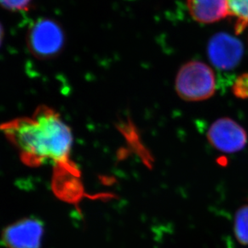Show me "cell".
<instances>
[{
	"instance_id": "cell-1",
	"label": "cell",
	"mask_w": 248,
	"mask_h": 248,
	"mask_svg": "<svg viewBox=\"0 0 248 248\" xmlns=\"http://www.w3.org/2000/svg\"><path fill=\"white\" fill-rule=\"evenodd\" d=\"M0 130L17 148L22 161L28 166L49 164L60 170L62 176L78 177V171L70 160L71 130L52 108L40 106L30 117L3 123Z\"/></svg>"
},
{
	"instance_id": "cell-2",
	"label": "cell",
	"mask_w": 248,
	"mask_h": 248,
	"mask_svg": "<svg viewBox=\"0 0 248 248\" xmlns=\"http://www.w3.org/2000/svg\"><path fill=\"white\" fill-rule=\"evenodd\" d=\"M215 87L214 71L203 62H188L177 74L176 90L184 100L197 102L208 99L215 94Z\"/></svg>"
},
{
	"instance_id": "cell-3",
	"label": "cell",
	"mask_w": 248,
	"mask_h": 248,
	"mask_svg": "<svg viewBox=\"0 0 248 248\" xmlns=\"http://www.w3.org/2000/svg\"><path fill=\"white\" fill-rule=\"evenodd\" d=\"M27 44L29 51L36 58L48 60L59 54L64 47V31L58 22L41 18L29 29Z\"/></svg>"
},
{
	"instance_id": "cell-4",
	"label": "cell",
	"mask_w": 248,
	"mask_h": 248,
	"mask_svg": "<svg viewBox=\"0 0 248 248\" xmlns=\"http://www.w3.org/2000/svg\"><path fill=\"white\" fill-rule=\"evenodd\" d=\"M207 137L210 143L222 153H237L248 143L246 131L230 118L216 120L209 129Z\"/></svg>"
},
{
	"instance_id": "cell-5",
	"label": "cell",
	"mask_w": 248,
	"mask_h": 248,
	"mask_svg": "<svg viewBox=\"0 0 248 248\" xmlns=\"http://www.w3.org/2000/svg\"><path fill=\"white\" fill-rule=\"evenodd\" d=\"M244 54V46L238 39L227 33L213 36L208 46V55L216 68L222 70L234 69Z\"/></svg>"
},
{
	"instance_id": "cell-6",
	"label": "cell",
	"mask_w": 248,
	"mask_h": 248,
	"mask_svg": "<svg viewBox=\"0 0 248 248\" xmlns=\"http://www.w3.org/2000/svg\"><path fill=\"white\" fill-rule=\"evenodd\" d=\"M43 233L40 221L26 218L7 227L2 232V241L8 248H40Z\"/></svg>"
},
{
	"instance_id": "cell-7",
	"label": "cell",
	"mask_w": 248,
	"mask_h": 248,
	"mask_svg": "<svg viewBox=\"0 0 248 248\" xmlns=\"http://www.w3.org/2000/svg\"><path fill=\"white\" fill-rule=\"evenodd\" d=\"M191 16L202 24L219 21L229 16L227 0H187Z\"/></svg>"
},
{
	"instance_id": "cell-8",
	"label": "cell",
	"mask_w": 248,
	"mask_h": 248,
	"mask_svg": "<svg viewBox=\"0 0 248 248\" xmlns=\"http://www.w3.org/2000/svg\"><path fill=\"white\" fill-rule=\"evenodd\" d=\"M229 16L235 21L236 33H241L248 28V0H227Z\"/></svg>"
},
{
	"instance_id": "cell-9",
	"label": "cell",
	"mask_w": 248,
	"mask_h": 248,
	"mask_svg": "<svg viewBox=\"0 0 248 248\" xmlns=\"http://www.w3.org/2000/svg\"><path fill=\"white\" fill-rule=\"evenodd\" d=\"M234 234L243 245H248V205L237 211L234 217Z\"/></svg>"
},
{
	"instance_id": "cell-10",
	"label": "cell",
	"mask_w": 248,
	"mask_h": 248,
	"mask_svg": "<svg viewBox=\"0 0 248 248\" xmlns=\"http://www.w3.org/2000/svg\"><path fill=\"white\" fill-rule=\"evenodd\" d=\"M233 93L237 98L248 99V73L242 74L235 80Z\"/></svg>"
},
{
	"instance_id": "cell-11",
	"label": "cell",
	"mask_w": 248,
	"mask_h": 248,
	"mask_svg": "<svg viewBox=\"0 0 248 248\" xmlns=\"http://www.w3.org/2000/svg\"><path fill=\"white\" fill-rule=\"evenodd\" d=\"M32 0H0V6L12 12H22L29 9Z\"/></svg>"
},
{
	"instance_id": "cell-12",
	"label": "cell",
	"mask_w": 248,
	"mask_h": 248,
	"mask_svg": "<svg viewBox=\"0 0 248 248\" xmlns=\"http://www.w3.org/2000/svg\"><path fill=\"white\" fill-rule=\"evenodd\" d=\"M3 35H4V31H3V28L1 23H0V46L2 43V39H3Z\"/></svg>"
}]
</instances>
